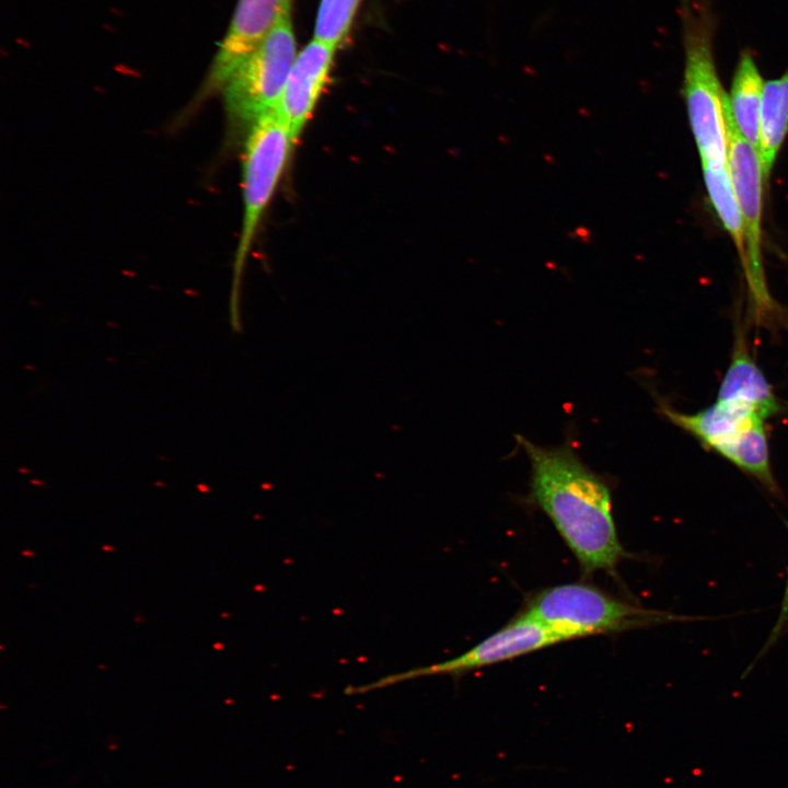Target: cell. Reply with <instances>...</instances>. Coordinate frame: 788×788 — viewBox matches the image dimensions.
Returning a JSON list of instances; mask_svg holds the SVG:
<instances>
[{
	"label": "cell",
	"mask_w": 788,
	"mask_h": 788,
	"mask_svg": "<svg viewBox=\"0 0 788 788\" xmlns=\"http://www.w3.org/2000/svg\"><path fill=\"white\" fill-rule=\"evenodd\" d=\"M531 466L530 499L552 521L584 576L614 573L626 556L618 538L611 488L568 442L542 447L517 436Z\"/></svg>",
	"instance_id": "6da1fadb"
},
{
	"label": "cell",
	"mask_w": 788,
	"mask_h": 788,
	"mask_svg": "<svg viewBox=\"0 0 788 788\" xmlns=\"http://www.w3.org/2000/svg\"><path fill=\"white\" fill-rule=\"evenodd\" d=\"M682 9L683 96L692 134L703 164L727 165L730 104L714 60V19L700 1L685 0Z\"/></svg>",
	"instance_id": "7a4b0ae2"
},
{
	"label": "cell",
	"mask_w": 788,
	"mask_h": 788,
	"mask_svg": "<svg viewBox=\"0 0 788 788\" xmlns=\"http://www.w3.org/2000/svg\"><path fill=\"white\" fill-rule=\"evenodd\" d=\"M524 611L558 631L567 641L694 619L645 609L579 582L540 590L529 598Z\"/></svg>",
	"instance_id": "3957f363"
},
{
	"label": "cell",
	"mask_w": 788,
	"mask_h": 788,
	"mask_svg": "<svg viewBox=\"0 0 788 788\" xmlns=\"http://www.w3.org/2000/svg\"><path fill=\"white\" fill-rule=\"evenodd\" d=\"M658 413L703 447L715 451L781 499L773 474L766 417L748 405L716 399L696 413H682L658 399Z\"/></svg>",
	"instance_id": "277c9868"
},
{
	"label": "cell",
	"mask_w": 788,
	"mask_h": 788,
	"mask_svg": "<svg viewBox=\"0 0 788 788\" xmlns=\"http://www.w3.org/2000/svg\"><path fill=\"white\" fill-rule=\"evenodd\" d=\"M728 171L740 209L745 262L742 265L749 296V316L755 325L788 328V310L772 298L762 258V196L764 172L757 149L737 130L731 112L728 118Z\"/></svg>",
	"instance_id": "5b68a950"
},
{
	"label": "cell",
	"mask_w": 788,
	"mask_h": 788,
	"mask_svg": "<svg viewBox=\"0 0 788 788\" xmlns=\"http://www.w3.org/2000/svg\"><path fill=\"white\" fill-rule=\"evenodd\" d=\"M294 140L276 112L247 129L243 151V221L236 252L230 304L231 324L241 331L239 289L241 274L259 221L274 195Z\"/></svg>",
	"instance_id": "8992f818"
},
{
	"label": "cell",
	"mask_w": 788,
	"mask_h": 788,
	"mask_svg": "<svg viewBox=\"0 0 788 788\" xmlns=\"http://www.w3.org/2000/svg\"><path fill=\"white\" fill-rule=\"evenodd\" d=\"M296 57V38L289 15L223 85L230 119L250 128L262 116L275 112Z\"/></svg>",
	"instance_id": "52a82bcc"
},
{
	"label": "cell",
	"mask_w": 788,
	"mask_h": 788,
	"mask_svg": "<svg viewBox=\"0 0 788 788\" xmlns=\"http://www.w3.org/2000/svg\"><path fill=\"white\" fill-rule=\"evenodd\" d=\"M563 641H567L563 635L523 611L496 633L457 657L389 674L369 684L350 687L349 693H366L429 675L459 676Z\"/></svg>",
	"instance_id": "ba28073f"
},
{
	"label": "cell",
	"mask_w": 788,
	"mask_h": 788,
	"mask_svg": "<svg viewBox=\"0 0 788 788\" xmlns=\"http://www.w3.org/2000/svg\"><path fill=\"white\" fill-rule=\"evenodd\" d=\"M290 5L291 0H239L211 67L210 88H223L277 24L290 15Z\"/></svg>",
	"instance_id": "9c48e42d"
},
{
	"label": "cell",
	"mask_w": 788,
	"mask_h": 788,
	"mask_svg": "<svg viewBox=\"0 0 788 788\" xmlns=\"http://www.w3.org/2000/svg\"><path fill=\"white\" fill-rule=\"evenodd\" d=\"M335 49L336 47L313 39L296 57L275 111L294 142L312 116L323 92Z\"/></svg>",
	"instance_id": "30bf717a"
},
{
	"label": "cell",
	"mask_w": 788,
	"mask_h": 788,
	"mask_svg": "<svg viewBox=\"0 0 788 788\" xmlns=\"http://www.w3.org/2000/svg\"><path fill=\"white\" fill-rule=\"evenodd\" d=\"M717 399L742 403L766 418L777 415L783 406L749 348L744 324L737 323L730 362L720 383Z\"/></svg>",
	"instance_id": "8fae6325"
},
{
	"label": "cell",
	"mask_w": 788,
	"mask_h": 788,
	"mask_svg": "<svg viewBox=\"0 0 788 788\" xmlns=\"http://www.w3.org/2000/svg\"><path fill=\"white\" fill-rule=\"evenodd\" d=\"M764 83L754 58L742 51L732 79L729 104L739 134L758 151V123Z\"/></svg>",
	"instance_id": "7c38bea8"
},
{
	"label": "cell",
	"mask_w": 788,
	"mask_h": 788,
	"mask_svg": "<svg viewBox=\"0 0 788 788\" xmlns=\"http://www.w3.org/2000/svg\"><path fill=\"white\" fill-rule=\"evenodd\" d=\"M788 132V68L764 84L758 123V155L768 178Z\"/></svg>",
	"instance_id": "4fadbf2b"
},
{
	"label": "cell",
	"mask_w": 788,
	"mask_h": 788,
	"mask_svg": "<svg viewBox=\"0 0 788 788\" xmlns=\"http://www.w3.org/2000/svg\"><path fill=\"white\" fill-rule=\"evenodd\" d=\"M703 176L710 205L745 262V241L740 209L731 185L727 165L703 164Z\"/></svg>",
	"instance_id": "5bb4252c"
},
{
	"label": "cell",
	"mask_w": 788,
	"mask_h": 788,
	"mask_svg": "<svg viewBox=\"0 0 788 788\" xmlns=\"http://www.w3.org/2000/svg\"><path fill=\"white\" fill-rule=\"evenodd\" d=\"M361 0H321L314 39L337 47L347 36Z\"/></svg>",
	"instance_id": "9a60e30c"
},
{
	"label": "cell",
	"mask_w": 788,
	"mask_h": 788,
	"mask_svg": "<svg viewBox=\"0 0 788 788\" xmlns=\"http://www.w3.org/2000/svg\"><path fill=\"white\" fill-rule=\"evenodd\" d=\"M788 634V570H787V581L783 594V599L780 602V610L778 617L770 630L769 636L767 637L764 646L761 649V652L756 657V660L754 663L761 659L784 635Z\"/></svg>",
	"instance_id": "2e32d148"
}]
</instances>
